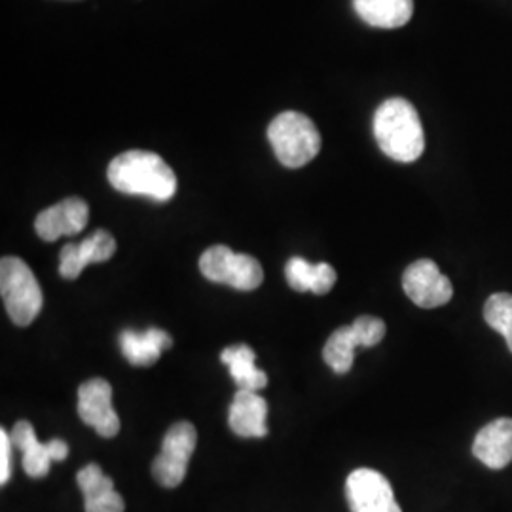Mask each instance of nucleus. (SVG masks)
<instances>
[{"label": "nucleus", "instance_id": "f257e3e1", "mask_svg": "<svg viewBox=\"0 0 512 512\" xmlns=\"http://www.w3.org/2000/svg\"><path fill=\"white\" fill-rule=\"evenodd\" d=\"M109 183L122 194L169 202L177 194V175L162 156L148 150H128L116 156L107 171Z\"/></svg>", "mask_w": 512, "mask_h": 512}, {"label": "nucleus", "instance_id": "f03ea898", "mask_svg": "<svg viewBox=\"0 0 512 512\" xmlns=\"http://www.w3.org/2000/svg\"><path fill=\"white\" fill-rule=\"evenodd\" d=\"M372 129L380 150L395 162L412 164L425 150L420 114L403 97L387 99L378 107Z\"/></svg>", "mask_w": 512, "mask_h": 512}, {"label": "nucleus", "instance_id": "7ed1b4c3", "mask_svg": "<svg viewBox=\"0 0 512 512\" xmlns=\"http://www.w3.org/2000/svg\"><path fill=\"white\" fill-rule=\"evenodd\" d=\"M268 141L274 148L275 158L289 169L310 164L321 150L319 129L306 114L296 110L275 116L268 128Z\"/></svg>", "mask_w": 512, "mask_h": 512}, {"label": "nucleus", "instance_id": "20e7f679", "mask_svg": "<svg viewBox=\"0 0 512 512\" xmlns=\"http://www.w3.org/2000/svg\"><path fill=\"white\" fill-rule=\"evenodd\" d=\"M0 294L4 308L18 327H29L42 310L37 277L18 256H4L0 262Z\"/></svg>", "mask_w": 512, "mask_h": 512}, {"label": "nucleus", "instance_id": "39448f33", "mask_svg": "<svg viewBox=\"0 0 512 512\" xmlns=\"http://www.w3.org/2000/svg\"><path fill=\"white\" fill-rule=\"evenodd\" d=\"M200 270L205 279L238 291H255L264 281L262 266L255 256L234 253L226 245L209 247L200 258Z\"/></svg>", "mask_w": 512, "mask_h": 512}, {"label": "nucleus", "instance_id": "423d86ee", "mask_svg": "<svg viewBox=\"0 0 512 512\" xmlns=\"http://www.w3.org/2000/svg\"><path fill=\"white\" fill-rule=\"evenodd\" d=\"M385 330V323L380 317H357L351 327L332 332L323 349V359L336 374H348L355 359V348L378 346L384 340Z\"/></svg>", "mask_w": 512, "mask_h": 512}, {"label": "nucleus", "instance_id": "0eeeda50", "mask_svg": "<svg viewBox=\"0 0 512 512\" xmlns=\"http://www.w3.org/2000/svg\"><path fill=\"white\" fill-rule=\"evenodd\" d=\"M198 442V431L190 421H179L165 433L162 454L152 463V475L164 488L183 484L188 461Z\"/></svg>", "mask_w": 512, "mask_h": 512}, {"label": "nucleus", "instance_id": "6e6552de", "mask_svg": "<svg viewBox=\"0 0 512 512\" xmlns=\"http://www.w3.org/2000/svg\"><path fill=\"white\" fill-rule=\"evenodd\" d=\"M406 296L420 308L433 310L448 304L454 296L450 279L442 274L433 260L421 258L412 262L403 275Z\"/></svg>", "mask_w": 512, "mask_h": 512}, {"label": "nucleus", "instance_id": "1a4fd4ad", "mask_svg": "<svg viewBox=\"0 0 512 512\" xmlns=\"http://www.w3.org/2000/svg\"><path fill=\"white\" fill-rule=\"evenodd\" d=\"M351 512H403L389 480L374 469H357L346 482Z\"/></svg>", "mask_w": 512, "mask_h": 512}, {"label": "nucleus", "instance_id": "9d476101", "mask_svg": "<svg viewBox=\"0 0 512 512\" xmlns=\"http://www.w3.org/2000/svg\"><path fill=\"white\" fill-rule=\"evenodd\" d=\"M78 416L103 439L120 433V418L112 408V387L103 378H93L78 387Z\"/></svg>", "mask_w": 512, "mask_h": 512}, {"label": "nucleus", "instance_id": "9b49d317", "mask_svg": "<svg viewBox=\"0 0 512 512\" xmlns=\"http://www.w3.org/2000/svg\"><path fill=\"white\" fill-rule=\"evenodd\" d=\"M12 444L23 454V469L31 478H44L50 473L54 461H63L69 456V446L61 439L40 442L33 425L21 420L12 429Z\"/></svg>", "mask_w": 512, "mask_h": 512}, {"label": "nucleus", "instance_id": "f8f14e48", "mask_svg": "<svg viewBox=\"0 0 512 512\" xmlns=\"http://www.w3.org/2000/svg\"><path fill=\"white\" fill-rule=\"evenodd\" d=\"M90 220V207L82 198H67L38 213L35 230L38 238L52 243L61 236L80 234Z\"/></svg>", "mask_w": 512, "mask_h": 512}, {"label": "nucleus", "instance_id": "ddd939ff", "mask_svg": "<svg viewBox=\"0 0 512 512\" xmlns=\"http://www.w3.org/2000/svg\"><path fill=\"white\" fill-rule=\"evenodd\" d=\"M116 253V239L107 230H97L82 243H67L59 255V274L76 279L86 266L107 262Z\"/></svg>", "mask_w": 512, "mask_h": 512}, {"label": "nucleus", "instance_id": "4468645a", "mask_svg": "<svg viewBox=\"0 0 512 512\" xmlns=\"http://www.w3.org/2000/svg\"><path fill=\"white\" fill-rule=\"evenodd\" d=\"M473 454L494 471L512 463V418H499L484 425L473 442Z\"/></svg>", "mask_w": 512, "mask_h": 512}, {"label": "nucleus", "instance_id": "2eb2a0df", "mask_svg": "<svg viewBox=\"0 0 512 512\" xmlns=\"http://www.w3.org/2000/svg\"><path fill=\"white\" fill-rule=\"evenodd\" d=\"M268 403L256 391H241L238 389L228 423L230 429L243 439H264L268 435Z\"/></svg>", "mask_w": 512, "mask_h": 512}, {"label": "nucleus", "instance_id": "dca6fc26", "mask_svg": "<svg viewBox=\"0 0 512 512\" xmlns=\"http://www.w3.org/2000/svg\"><path fill=\"white\" fill-rule=\"evenodd\" d=\"M78 486L84 494L86 512H124V497L114 490V482L103 473L97 463H90L78 471Z\"/></svg>", "mask_w": 512, "mask_h": 512}, {"label": "nucleus", "instance_id": "f3484780", "mask_svg": "<svg viewBox=\"0 0 512 512\" xmlns=\"http://www.w3.org/2000/svg\"><path fill=\"white\" fill-rule=\"evenodd\" d=\"M173 346L171 336L162 329H147L143 332L124 330L120 334V349L131 365H154L165 349Z\"/></svg>", "mask_w": 512, "mask_h": 512}, {"label": "nucleus", "instance_id": "a211bd4d", "mask_svg": "<svg viewBox=\"0 0 512 512\" xmlns=\"http://www.w3.org/2000/svg\"><path fill=\"white\" fill-rule=\"evenodd\" d=\"M289 287L298 293L327 294L336 285V270L327 264H310L308 260L294 256L285 268Z\"/></svg>", "mask_w": 512, "mask_h": 512}, {"label": "nucleus", "instance_id": "6ab92c4d", "mask_svg": "<svg viewBox=\"0 0 512 512\" xmlns=\"http://www.w3.org/2000/svg\"><path fill=\"white\" fill-rule=\"evenodd\" d=\"M357 16L378 29H399L414 14V0H353Z\"/></svg>", "mask_w": 512, "mask_h": 512}, {"label": "nucleus", "instance_id": "aec40b11", "mask_svg": "<svg viewBox=\"0 0 512 512\" xmlns=\"http://www.w3.org/2000/svg\"><path fill=\"white\" fill-rule=\"evenodd\" d=\"M255 359V351L245 344L230 346L220 353V361L228 365L241 391H260L268 385V376L255 365Z\"/></svg>", "mask_w": 512, "mask_h": 512}, {"label": "nucleus", "instance_id": "412c9836", "mask_svg": "<svg viewBox=\"0 0 512 512\" xmlns=\"http://www.w3.org/2000/svg\"><path fill=\"white\" fill-rule=\"evenodd\" d=\"M486 323L505 336L512 353V294L495 293L484 304Z\"/></svg>", "mask_w": 512, "mask_h": 512}, {"label": "nucleus", "instance_id": "4be33fe9", "mask_svg": "<svg viewBox=\"0 0 512 512\" xmlns=\"http://www.w3.org/2000/svg\"><path fill=\"white\" fill-rule=\"evenodd\" d=\"M12 437L2 429L0 431V484H8L12 478Z\"/></svg>", "mask_w": 512, "mask_h": 512}]
</instances>
